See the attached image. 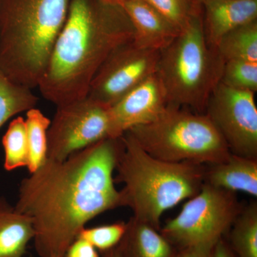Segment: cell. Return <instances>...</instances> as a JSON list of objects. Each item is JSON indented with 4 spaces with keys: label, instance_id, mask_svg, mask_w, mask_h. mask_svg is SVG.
<instances>
[{
    "label": "cell",
    "instance_id": "1",
    "mask_svg": "<svg viewBox=\"0 0 257 257\" xmlns=\"http://www.w3.org/2000/svg\"><path fill=\"white\" fill-rule=\"evenodd\" d=\"M121 146V137L104 139L23 179L15 207L32 219L39 256L64 257L87 222L121 207L113 177Z\"/></svg>",
    "mask_w": 257,
    "mask_h": 257
},
{
    "label": "cell",
    "instance_id": "2",
    "mask_svg": "<svg viewBox=\"0 0 257 257\" xmlns=\"http://www.w3.org/2000/svg\"><path fill=\"white\" fill-rule=\"evenodd\" d=\"M135 30L122 7L100 0H71L38 87L57 106L87 96L101 64Z\"/></svg>",
    "mask_w": 257,
    "mask_h": 257
},
{
    "label": "cell",
    "instance_id": "3",
    "mask_svg": "<svg viewBox=\"0 0 257 257\" xmlns=\"http://www.w3.org/2000/svg\"><path fill=\"white\" fill-rule=\"evenodd\" d=\"M121 141L114 181L124 184L120 190L121 207L130 208L134 218L160 230L164 212L202 188L205 165L158 160L128 133L121 136Z\"/></svg>",
    "mask_w": 257,
    "mask_h": 257
},
{
    "label": "cell",
    "instance_id": "4",
    "mask_svg": "<svg viewBox=\"0 0 257 257\" xmlns=\"http://www.w3.org/2000/svg\"><path fill=\"white\" fill-rule=\"evenodd\" d=\"M71 0H0V72L38 87Z\"/></svg>",
    "mask_w": 257,
    "mask_h": 257
},
{
    "label": "cell",
    "instance_id": "5",
    "mask_svg": "<svg viewBox=\"0 0 257 257\" xmlns=\"http://www.w3.org/2000/svg\"><path fill=\"white\" fill-rule=\"evenodd\" d=\"M223 64L206 38L202 10L160 51L157 74L168 105L204 113L208 99L220 80Z\"/></svg>",
    "mask_w": 257,
    "mask_h": 257
},
{
    "label": "cell",
    "instance_id": "6",
    "mask_svg": "<svg viewBox=\"0 0 257 257\" xmlns=\"http://www.w3.org/2000/svg\"><path fill=\"white\" fill-rule=\"evenodd\" d=\"M126 133L149 155L165 162L208 165L222 162L231 154L207 115L178 106L167 105L156 119Z\"/></svg>",
    "mask_w": 257,
    "mask_h": 257
},
{
    "label": "cell",
    "instance_id": "7",
    "mask_svg": "<svg viewBox=\"0 0 257 257\" xmlns=\"http://www.w3.org/2000/svg\"><path fill=\"white\" fill-rule=\"evenodd\" d=\"M242 207L234 192L204 182L160 233L176 249L218 241L228 232Z\"/></svg>",
    "mask_w": 257,
    "mask_h": 257
},
{
    "label": "cell",
    "instance_id": "8",
    "mask_svg": "<svg viewBox=\"0 0 257 257\" xmlns=\"http://www.w3.org/2000/svg\"><path fill=\"white\" fill-rule=\"evenodd\" d=\"M47 131V159L63 161L111 138L110 106L89 96L57 106Z\"/></svg>",
    "mask_w": 257,
    "mask_h": 257
},
{
    "label": "cell",
    "instance_id": "9",
    "mask_svg": "<svg viewBox=\"0 0 257 257\" xmlns=\"http://www.w3.org/2000/svg\"><path fill=\"white\" fill-rule=\"evenodd\" d=\"M204 114L221 134L231 154L257 160L254 93L219 82L208 99Z\"/></svg>",
    "mask_w": 257,
    "mask_h": 257
},
{
    "label": "cell",
    "instance_id": "10",
    "mask_svg": "<svg viewBox=\"0 0 257 257\" xmlns=\"http://www.w3.org/2000/svg\"><path fill=\"white\" fill-rule=\"evenodd\" d=\"M160 51L137 46L133 40L113 51L96 72L87 96L111 106L157 70Z\"/></svg>",
    "mask_w": 257,
    "mask_h": 257
},
{
    "label": "cell",
    "instance_id": "11",
    "mask_svg": "<svg viewBox=\"0 0 257 257\" xmlns=\"http://www.w3.org/2000/svg\"><path fill=\"white\" fill-rule=\"evenodd\" d=\"M167 105L165 89L156 72L110 106L111 138H119L130 128L151 122Z\"/></svg>",
    "mask_w": 257,
    "mask_h": 257
},
{
    "label": "cell",
    "instance_id": "12",
    "mask_svg": "<svg viewBox=\"0 0 257 257\" xmlns=\"http://www.w3.org/2000/svg\"><path fill=\"white\" fill-rule=\"evenodd\" d=\"M204 33L216 50L223 37L257 18V0H204L202 3Z\"/></svg>",
    "mask_w": 257,
    "mask_h": 257
},
{
    "label": "cell",
    "instance_id": "13",
    "mask_svg": "<svg viewBox=\"0 0 257 257\" xmlns=\"http://www.w3.org/2000/svg\"><path fill=\"white\" fill-rule=\"evenodd\" d=\"M121 7L135 30L134 43L141 48L164 50L181 32L145 0H126Z\"/></svg>",
    "mask_w": 257,
    "mask_h": 257
},
{
    "label": "cell",
    "instance_id": "14",
    "mask_svg": "<svg viewBox=\"0 0 257 257\" xmlns=\"http://www.w3.org/2000/svg\"><path fill=\"white\" fill-rule=\"evenodd\" d=\"M204 182L229 192L257 197V160L230 154L226 160L205 165Z\"/></svg>",
    "mask_w": 257,
    "mask_h": 257
},
{
    "label": "cell",
    "instance_id": "15",
    "mask_svg": "<svg viewBox=\"0 0 257 257\" xmlns=\"http://www.w3.org/2000/svg\"><path fill=\"white\" fill-rule=\"evenodd\" d=\"M117 246L121 257H173L177 250L160 230L133 216Z\"/></svg>",
    "mask_w": 257,
    "mask_h": 257
},
{
    "label": "cell",
    "instance_id": "16",
    "mask_svg": "<svg viewBox=\"0 0 257 257\" xmlns=\"http://www.w3.org/2000/svg\"><path fill=\"white\" fill-rule=\"evenodd\" d=\"M34 236L32 219L0 197V257H23Z\"/></svg>",
    "mask_w": 257,
    "mask_h": 257
},
{
    "label": "cell",
    "instance_id": "17",
    "mask_svg": "<svg viewBox=\"0 0 257 257\" xmlns=\"http://www.w3.org/2000/svg\"><path fill=\"white\" fill-rule=\"evenodd\" d=\"M226 234V241L236 257H257L256 202L243 206Z\"/></svg>",
    "mask_w": 257,
    "mask_h": 257
},
{
    "label": "cell",
    "instance_id": "18",
    "mask_svg": "<svg viewBox=\"0 0 257 257\" xmlns=\"http://www.w3.org/2000/svg\"><path fill=\"white\" fill-rule=\"evenodd\" d=\"M223 62L230 60L257 62V21L228 32L216 48Z\"/></svg>",
    "mask_w": 257,
    "mask_h": 257
},
{
    "label": "cell",
    "instance_id": "19",
    "mask_svg": "<svg viewBox=\"0 0 257 257\" xmlns=\"http://www.w3.org/2000/svg\"><path fill=\"white\" fill-rule=\"evenodd\" d=\"M26 114L28 143L27 167L30 173H33L47 160V131L51 120L36 107L30 109Z\"/></svg>",
    "mask_w": 257,
    "mask_h": 257
},
{
    "label": "cell",
    "instance_id": "20",
    "mask_svg": "<svg viewBox=\"0 0 257 257\" xmlns=\"http://www.w3.org/2000/svg\"><path fill=\"white\" fill-rule=\"evenodd\" d=\"M37 101L31 89L15 84L0 72V128L15 115L36 107Z\"/></svg>",
    "mask_w": 257,
    "mask_h": 257
},
{
    "label": "cell",
    "instance_id": "21",
    "mask_svg": "<svg viewBox=\"0 0 257 257\" xmlns=\"http://www.w3.org/2000/svg\"><path fill=\"white\" fill-rule=\"evenodd\" d=\"M5 151L4 167L13 171L28 167V143L25 119L18 116L10 123L3 138Z\"/></svg>",
    "mask_w": 257,
    "mask_h": 257
},
{
    "label": "cell",
    "instance_id": "22",
    "mask_svg": "<svg viewBox=\"0 0 257 257\" xmlns=\"http://www.w3.org/2000/svg\"><path fill=\"white\" fill-rule=\"evenodd\" d=\"M219 82L233 89L256 92L257 62L240 60L225 62Z\"/></svg>",
    "mask_w": 257,
    "mask_h": 257
},
{
    "label": "cell",
    "instance_id": "23",
    "mask_svg": "<svg viewBox=\"0 0 257 257\" xmlns=\"http://www.w3.org/2000/svg\"><path fill=\"white\" fill-rule=\"evenodd\" d=\"M179 31L202 10L196 0H145Z\"/></svg>",
    "mask_w": 257,
    "mask_h": 257
},
{
    "label": "cell",
    "instance_id": "24",
    "mask_svg": "<svg viewBox=\"0 0 257 257\" xmlns=\"http://www.w3.org/2000/svg\"><path fill=\"white\" fill-rule=\"evenodd\" d=\"M126 229V223L116 222L81 230L77 238L87 241L96 249L104 251L117 246Z\"/></svg>",
    "mask_w": 257,
    "mask_h": 257
},
{
    "label": "cell",
    "instance_id": "25",
    "mask_svg": "<svg viewBox=\"0 0 257 257\" xmlns=\"http://www.w3.org/2000/svg\"><path fill=\"white\" fill-rule=\"evenodd\" d=\"M216 241H206L176 250L173 257H212Z\"/></svg>",
    "mask_w": 257,
    "mask_h": 257
},
{
    "label": "cell",
    "instance_id": "26",
    "mask_svg": "<svg viewBox=\"0 0 257 257\" xmlns=\"http://www.w3.org/2000/svg\"><path fill=\"white\" fill-rule=\"evenodd\" d=\"M64 257H100L97 249L86 240L77 238L67 248Z\"/></svg>",
    "mask_w": 257,
    "mask_h": 257
},
{
    "label": "cell",
    "instance_id": "27",
    "mask_svg": "<svg viewBox=\"0 0 257 257\" xmlns=\"http://www.w3.org/2000/svg\"><path fill=\"white\" fill-rule=\"evenodd\" d=\"M212 257H236L224 236L218 240L213 249Z\"/></svg>",
    "mask_w": 257,
    "mask_h": 257
},
{
    "label": "cell",
    "instance_id": "28",
    "mask_svg": "<svg viewBox=\"0 0 257 257\" xmlns=\"http://www.w3.org/2000/svg\"><path fill=\"white\" fill-rule=\"evenodd\" d=\"M101 257H121L119 247H118V246H116L115 247L111 248V249L104 251V252H102Z\"/></svg>",
    "mask_w": 257,
    "mask_h": 257
},
{
    "label": "cell",
    "instance_id": "29",
    "mask_svg": "<svg viewBox=\"0 0 257 257\" xmlns=\"http://www.w3.org/2000/svg\"><path fill=\"white\" fill-rule=\"evenodd\" d=\"M104 3H109V4L118 5L121 6V5L124 3L126 0H100Z\"/></svg>",
    "mask_w": 257,
    "mask_h": 257
},
{
    "label": "cell",
    "instance_id": "30",
    "mask_svg": "<svg viewBox=\"0 0 257 257\" xmlns=\"http://www.w3.org/2000/svg\"><path fill=\"white\" fill-rule=\"evenodd\" d=\"M196 1L198 2V3H200V4H202V3L204 0H196Z\"/></svg>",
    "mask_w": 257,
    "mask_h": 257
}]
</instances>
